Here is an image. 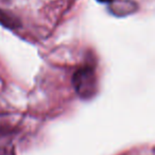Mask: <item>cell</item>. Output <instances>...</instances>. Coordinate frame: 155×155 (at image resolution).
Wrapping results in <instances>:
<instances>
[{
    "instance_id": "2",
    "label": "cell",
    "mask_w": 155,
    "mask_h": 155,
    "mask_svg": "<svg viewBox=\"0 0 155 155\" xmlns=\"http://www.w3.org/2000/svg\"><path fill=\"white\" fill-rule=\"evenodd\" d=\"M0 25L9 29H16L20 25V21L10 13L0 10Z\"/></svg>"
},
{
    "instance_id": "3",
    "label": "cell",
    "mask_w": 155,
    "mask_h": 155,
    "mask_svg": "<svg viewBox=\"0 0 155 155\" xmlns=\"http://www.w3.org/2000/svg\"><path fill=\"white\" fill-rule=\"evenodd\" d=\"M99 2H112L113 0H98Z\"/></svg>"
},
{
    "instance_id": "1",
    "label": "cell",
    "mask_w": 155,
    "mask_h": 155,
    "mask_svg": "<svg viewBox=\"0 0 155 155\" xmlns=\"http://www.w3.org/2000/svg\"><path fill=\"white\" fill-rule=\"evenodd\" d=\"M72 84L76 92L83 99H89L97 93V76L91 68L79 69L72 77Z\"/></svg>"
}]
</instances>
